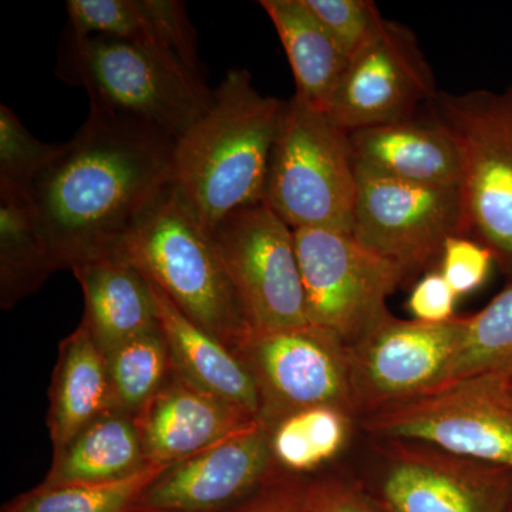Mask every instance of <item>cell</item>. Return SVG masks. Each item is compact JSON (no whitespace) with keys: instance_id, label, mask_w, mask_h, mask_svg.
<instances>
[{"instance_id":"cell-1","label":"cell","mask_w":512,"mask_h":512,"mask_svg":"<svg viewBox=\"0 0 512 512\" xmlns=\"http://www.w3.org/2000/svg\"><path fill=\"white\" fill-rule=\"evenodd\" d=\"M175 143L157 128L90 111L66 154L29 190L60 268L119 254L173 188Z\"/></svg>"},{"instance_id":"cell-2","label":"cell","mask_w":512,"mask_h":512,"mask_svg":"<svg viewBox=\"0 0 512 512\" xmlns=\"http://www.w3.org/2000/svg\"><path fill=\"white\" fill-rule=\"evenodd\" d=\"M286 103L258 92L248 70H229L210 109L175 143L173 190L210 234L229 215L265 201Z\"/></svg>"},{"instance_id":"cell-3","label":"cell","mask_w":512,"mask_h":512,"mask_svg":"<svg viewBox=\"0 0 512 512\" xmlns=\"http://www.w3.org/2000/svg\"><path fill=\"white\" fill-rule=\"evenodd\" d=\"M60 77L82 86L90 111L157 128L175 141L210 109L214 90L163 47L111 36L64 43Z\"/></svg>"},{"instance_id":"cell-4","label":"cell","mask_w":512,"mask_h":512,"mask_svg":"<svg viewBox=\"0 0 512 512\" xmlns=\"http://www.w3.org/2000/svg\"><path fill=\"white\" fill-rule=\"evenodd\" d=\"M120 252L187 318L237 353L251 326L210 232L173 188L131 231Z\"/></svg>"},{"instance_id":"cell-5","label":"cell","mask_w":512,"mask_h":512,"mask_svg":"<svg viewBox=\"0 0 512 512\" xmlns=\"http://www.w3.org/2000/svg\"><path fill=\"white\" fill-rule=\"evenodd\" d=\"M356 198L349 134L329 113L293 96L269 161L266 204L292 229L352 234Z\"/></svg>"},{"instance_id":"cell-6","label":"cell","mask_w":512,"mask_h":512,"mask_svg":"<svg viewBox=\"0 0 512 512\" xmlns=\"http://www.w3.org/2000/svg\"><path fill=\"white\" fill-rule=\"evenodd\" d=\"M427 111L460 151L468 235L512 269V86L498 93L439 92Z\"/></svg>"},{"instance_id":"cell-7","label":"cell","mask_w":512,"mask_h":512,"mask_svg":"<svg viewBox=\"0 0 512 512\" xmlns=\"http://www.w3.org/2000/svg\"><path fill=\"white\" fill-rule=\"evenodd\" d=\"M379 441H414L512 468L511 379L464 377L363 417Z\"/></svg>"},{"instance_id":"cell-8","label":"cell","mask_w":512,"mask_h":512,"mask_svg":"<svg viewBox=\"0 0 512 512\" xmlns=\"http://www.w3.org/2000/svg\"><path fill=\"white\" fill-rule=\"evenodd\" d=\"M293 235L309 322L355 345L389 315L387 299L406 271L348 232L299 228Z\"/></svg>"},{"instance_id":"cell-9","label":"cell","mask_w":512,"mask_h":512,"mask_svg":"<svg viewBox=\"0 0 512 512\" xmlns=\"http://www.w3.org/2000/svg\"><path fill=\"white\" fill-rule=\"evenodd\" d=\"M211 238L251 329L312 325L293 229L265 201L229 215Z\"/></svg>"},{"instance_id":"cell-10","label":"cell","mask_w":512,"mask_h":512,"mask_svg":"<svg viewBox=\"0 0 512 512\" xmlns=\"http://www.w3.org/2000/svg\"><path fill=\"white\" fill-rule=\"evenodd\" d=\"M237 355L254 377L261 397L259 423L278 421L315 406H336L357 417L350 382L349 348L315 325L254 330Z\"/></svg>"},{"instance_id":"cell-11","label":"cell","mask_w":512,"mask_h":512,"mask_svg":"<svg viewBox=\"0 0 512 512\" xmlns=\"http://www.w3.org/2000/svg\"><path fill=\"white\" fill-rule=\"evenodd\" d=\"M366 483L389 512H508L512 468L414 441H379Z\"/></svg>"},{"instance_id":"cell-12","label":"cell","mask_w":512,"mask_h":512,"mask_svg":"<svg viewBox=\"0 0 512 512\" xmlns=\"http://www.w3.org/2000/svg\"><path fill=\"white\" fill-rule=\"evenodd\" d=\"M352 235L407 276L440 259L450 237L468 235L460 185L440 187L356 174Z\"/></svg>"},{"instance_id":"cell-13","label":"cell","mask_w":512,"mask_h":512,"mask_svg":"<svg viewBox=\"0 0 512 512\" xmlns=\"http://www.w3.org/2000/svg\"><path fill=\"white\" fill-rule=\"evenodd\" d=\"M467 316L444 323L394 318L392 313L349 348L357 417L413 399L443 382L466 335Z\"/></svg>"},{"instance_id":"cell-14","label":"cell","mask_w":512,"mask_h":512,"mask_svg":"<svg viewBox=\"0 0 512 512\" xmlns=\"http://www.w3.org/2000/svg\"><path fill=\"white\" fill-rule=\"evenodd\" d=\"M437 93L416 35L384 19L379 32L349 60L329 116L349 134L412 119Z\"/></svg>"},{"instance_id":"cell-15","label":"cell","mask_w":512,"mask_h":512,"mask_svg":"<svg viewBox=\"0 0 512 512\" xmlns=\"http://www.w3.org/2000/svg\"><path fill=\"white\" fill-rule=\"evenodd\" d=\"M279 474L271 430L256 423L165 467L141 494L133 512H229Z\"/></svg>"},{"instance_id":"cell-16","label":"cell","mask_w":512,"mask_h":512,"mask_svg":"<svg viewBox=\"0 0 512 512\" xmlns=\"http://www.w3.org/2000/svg\"><path fill=\"white\" fill-rule=\"evenodd\" d=\"M148 463H178L259 423L177 375L136 417Z\"/></svg>"},{"instance_id":"cell-17","label":"cell","mask_w":512,"mask_h":512,"mask_svg":"<svg viewBox=\"0 0 512 512\" xmlns=\"http://www.w3.org/2000/svg\"><path fill=\"white\" fill-rule=\"evenodd\" d=\"M349 147L356 174L440 187L461 184L456 141L427 109L424 116L353 131Z\"/></svg>"},{"instance_id":"cell-18","label":"cell","mask_w":512,"mask_h":512,"mask_svg":"<svg viewBox=\"0 0 512 512\" xmlns=\"http://www.w3.org/2000/svg\"><path fill=\"white\" fill-rule=\"evenodd\" d=\"M72 271L82 286L83 322L104 356L158 325L153 286L126 255L101 256Z\"/></svg>"},{"instance_id":"cell-19","label":"cell","mask_w":512,"mask_h":512,"mask_svg":"<svg viewBox=\"0 0 512 512\" xmlns=\"http://www.w3.org/2000/svg\"><path fill=\"white\" fill-rule=\"evenodd\" d=\"M151 286L175 375L202 392L235 404L259 421L261 397L241 357L187 318L156 285Z\"/></svg>"},{"instance_id":"cell-20","label":"cell","mask_w":512,"mask_h":512,"mask_svg":"<svg viewBox=\"0 0 512 512\" xmlns=\"http://www.w3.org/2000/svg\"><path fill=\"white\" fill-rule=\"evenodd\" d=\"M66 9L70 35L151 43L200 73L197 35L180 0H67Z\"/></svg>"},{"instance_id":"cell-21","label":"cell","mask_w":512,"mask_h":512,"mask_svg":"<svg viewBox=\"0 0 512 512\" xmlns=\"http://www.w3.org/2000/svg\"><path fill=\"white\" fill-rule=\"evenodd\" d=\"M113 412L106 356L82 322L60 345L50 389L49 429L55 453Z\"/></svg>"},{"instance_id":"cell-22","label":"cell","mask_w":512,"mask_h":512,"mask_svg":"<svg viewBox=\"0 0 512 512\" xmlns=\"http://www.w3.org/2000/svg\"><path fill=\"white\" fill-rule=\"evenodd\" d=\"M278 33L296 84V99L329 113L349 59L305 0H261Z\"/></svg>"},{"instance_id":"cell-23","label":"cell","mask_w":512,"mask_h":512,"mask_svg":"<svg viewBox=\"0 0 512 512\" xmlns=\"http://www.w3.org/2000/svg\"><path fill=\"white\" fill-rule=\"evenodd\" d=\"M134 417L113 412L56 451L43 487L99 484L136 476L150 466Z\"/></svg>"},{"instance_id":"cell-24","label":"cell","mask_w":512,"mask_h":512,"mask_svg":"<svg viewBox=\"0 0 512 512\" xmlns=\"http://www.w3.org/2000/svg\"><path fill=\"white\" fill-rule=\"evenodd\" d=\"M60 265L47 247L29 191L0 187V305L10 309Z\"/></svg>"},{"instance_id":"cell-25","label":"cell","mask_w":512,"mask_h":512,"mask_svg":"<svg viewBox=\"0 0 512 512\" xmlns=\"http://www.w3.org/2000/svg\"><path fill=\"white\" fill-rule=\"evenodd\" d=\"M356 417L336 406H315L284 417L271 429V448L279 470L302 477L342 453Z\"/></svg>"},{"instance_id":"cell-26","label":"cell","mask_w":512,"mask_h":512,"mask_svg":"<svg viewBox=\"0 0 512 512\" xmlns=\"http://www.w3.org/2000/svg\"><path fill=\"white\" fill-rule=\"evenodd\" d=\"M114 412L136 417L173 379L174 365L160 323L106 356Z\"/></svg>"},{"instance_id":"cell-27","label":"cell","mask_w":512,"mask_h":512,"mask_svg":"<svg viewBox=\"0 0 512 512\" xmlns=\"http://www.w3.org/2000/svg\"><path fill=\"white\" fill-rule=\"evenodd\" d=\"M478 375L512 380V282L483 311L467 316L463 343L440 384Z\"/></svg>"},{"instance_id":"cell-28","label":"cell","mask_w":512,"mask_h":512,"mask_svg":"<svg viewBox=\"0 0 512 512\" xmlns=\"http://www.w3.org/2000/svg\"><path fill=\"white\" fill-rule=\"evenodd\" d=\"M165 467L150 464L136 476L111 483L39 485L10 501L2 512H133L141 494Z\"/></svg>"},{"instance_id":"cell-29","label":"cell","mask_w":512,"mask_h":512,"mask_svg":"<svg viewBox=\"0 0 512 512\" xmlns=\"http://www.w3.org/2000/svg\"><path fill=\"white\" fill-rule=\"evenodd\" d=\"M67 150L69 143L37 140L10 107L0 106V187L29 191Z\"/></svg>"},{"instance_id":"cell-30","label":"cell","mask_w":512,"mask_h":512,"mask_svg":"<svg viewBox=\"0 0 512 512\" xmlns=\"http://www.w3.org/2000/svg\"><path fill=\"white\" fill-rule=\"evenodd\" d=\"M348 59L373 39L383 16L372 0H305Z\"/></svg>"},{"instance_id":"cell-31","label":"cell","mask_w":512,"mask_h":512,"mask_svg":"<svg viewBox=\"0 0 512 512\" xmlns=\"http://www.w3.org/2000/svg\"><path fill=\"white\" fill-rule=\"evenodd\" d=\"M494 259L490 248L474 239L456 235L444 244L439 271L457 296L468 295L487 281Z\"/></svg>"},{"instance_id":"cell-32","label":"cell","mask_w":512,"mask_h":512,"mask_svg":"<svg viewBox=\"0 0 512 512\" xmlns=\"http://www.w3.org/2000/svg\"><path fill=\"white\" fill-rule=\"evenodd\" d=\"M308 512H389L366 483L349 476L309 481Z\"/></svg>"},{"instance_id":"cell-33","label":"cell","mask_w":512,"mask_h":512,"mask_svg":"<svg viewBox=\"0 0 512 512\" xmlns=\"http://www.w3.org/2000/svg\"><path fill=\"white\" fill-rule=\"evenodd\" d=\"M308 494V480L282 473L229 512H308Z\"/></svg>"},{"instance_id":"cell-34","label":"cell","mask_w":512,"mask_h":512,"mask_svg":"<svg viewBox=\"0 0 512 512\" xmlns=\"http://www.w3.org/2000/svg\"><path fill=\"white\" fill-rule=\"evenodd\" d=\"M457 298L441 272L433 271L424 275L414 286L407 309L420 322L444 323L456 318Z\"/></svg>"},{"instance_id":"cell-35","label":"cell","mask_w":512,"mask_h":512,"mask_svg":"<svg viewBox=\"0 0 512 512\" xmlns=\"http://www.w3.org/2000/svg\"><path fill=\"white\" fill-rule=\"evenodd\" d=\"M508 512H512V505H511L510 511H508Z\"/></svg>"},{"instance_id":"cell-36","label":"cell","mask_w":512,"mask_h":512,"mask_svg":"<svg viewBox=\"0 0 512 512\" xmlns=\"http://www.w3.org/2000/svg\"><path fill=\"white\" fill-rule=\"evenodd\" d=\"M511 387H512V380H511Z\"/></svg>"}]
</instances>
